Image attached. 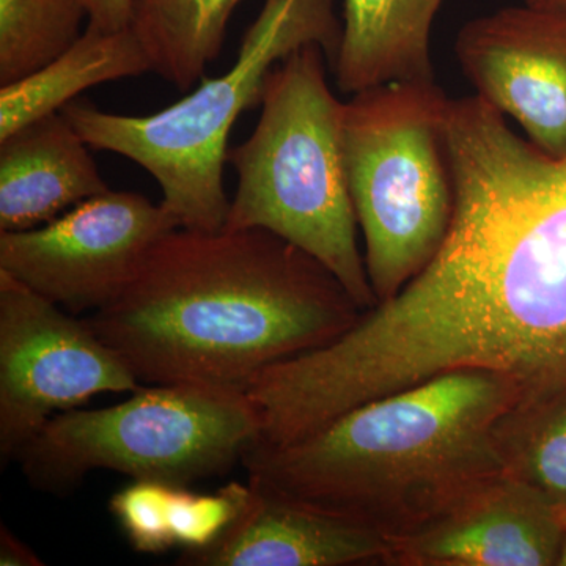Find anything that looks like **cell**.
<instances>
[{"instance_id": "obj_1", "label": "cell", "mask_w": 566, "mask_h": 566, "mask_svg": "<svg viewBox=\"0 0 566 566\" xmlns=\"http://www.w3.org/2000/svg\"><path fill=\"white\" fill-rule=\"evenodd\" d=\"M452 222L430 264L349 334L386 395L457 370L515 379L521 400L566 390V153L543 151L480 96L450 99Z\"/></svg>"}, {"instance_id": "obj_2", "label": "cell", "mask_w": 566, "mask_h": 566, "mask_svg": "<svg viewBox=\"0 0 566 566\" xmlns=\"http://www.w3.org/2000/svg\"><path fill=\"white\" fill-rule=\"evenodd\" d=\"M363 308L318 260L262 229H178L87 316L140 382L245 390L268 367L345 334Z\"/></svg>"}, {"instance_id": "obj_3", "label": "cell", "mask_w": 566, "mask_h": 566, "mask_svg": "<svg viewBox=\"0 0 566 566\" xmlns=\"http://www.w3.org/2000/svg\"><path fill=\"white\" fill-rule=\"evenodd\" d=\"M520 400L510 376L449 371L356 406L289 444L255 446L241 464L279 493L389 543L504 472L495 424Z\"/></svg>"}, {"instance_id": "obj_4", "label": "cell", "mask_w": 566, "mask_h": 566, "mask_svg": "<svg viewBox=\"0 0 566 566\" xmlns=\"http://www.w3.org/2000/svg\"><path fill=\"white\" fill-rule=\"evenodd\" d=\"M327 66L323 48L307 44L271 71L255 129L227 153L240 181L223 229L277 234L318 260L368 311L376 300L346 178L345 103L331 91Z\"/></svg>"}, {"instance_id": "obj_5", "label": "cell", "mask_w": 566, "mask_h": 566, "mask_svg": "<svg viewBox=\"0 0 566 566\" xmlns=\"http://www.w3.org/2000/svg\"><path fill=\"white\" fill-rule=\"evenodd\" d=\"M342 35L335 0H264L232 69L181 102L151 115H118L74 99L61 112L92 148L147 170L181 229L219 232L230 211L223 166L234 122L262 103L271 71L294 51L319 44L333 69Z\"/></svg>"}, {"instance_id": "obj_6", "label": "cell", "mask_w": 566, "mask_h": 566, "mask_svg": "<svg viewBox=\"0 0 566 566\" xmlns=\"http://www.w3.org/2000/svg\"><path fill=\"white\" fill-rule=\"evenodd\" d=\"M450 98L436 81L389 82L352 95L344 158L376 304L392 300L434 259L452 222L444 150Z\"/></svg>"}, {"instance_id": "obj_7", "label": "cell", "mask_w": 566, "mask_h": 566, "mask_svg": "<svg viewBox=\"0 0 566 566\" xmlns=\"http://www.w3.org/2000/svg\"><path fill=\"white\" fill-rule=\"evenodd\" d=\"M262 442L245 390L196 385L140 386L122 403L52 417L17 457L29 485L69 495L93 471L189 486L243 463Z\"/></svg>"}, {"instance_id": "obj_8", "label": "cell", "mask_w": 566, "mask_h": 566, "mask_svg": "<svg viewBox=\"0 0 566 566\" xmlns=\"http://www.w3.org/2000/svg\"><path fill=\"white\" fill-rule=\"evenodd\" d=\"M125 359L61 305L0 271V463L17 461L52 417L99 394L134 392Z\"/></svg>"}, {"instance_id": "obj_9", "label": "cell", "mask_w": 566, "mask_h": 566, "mask_svg": "<svg viewBox=\"0 0 566 566\" xmlns=\"http://www.w3.org/2000/svg\"><path fill=\"white\" fill-rule=\"evenodd\" d=\"M178 227L163 202L109 189L35 229L0 232V271L70 314H95L126 289L153 244Z\"/></svg>"}, {"instance_id": "obj_10", "label": "cell", "mask_w": 566, "mask_h": 566, "mask_svg": "<svg viewBox=\"0 0 566 566\" xmlns=\"http://www.w3.org/2000/svg\"><path fill=\"white\" fill-rule=\"evenodd\" d=\"M455 52L475 95L549 155L566 153V10L524 3L465 22Z\"/></svg>"}, {"instance_id": "obj_11", "label": "cell", "mask_w": 566, "mask_h": 566, "mask_svg": "<svg viewBox=\"0 0 566 566\" xmlns=\"http://www.w3.org/2000/svg\"><path fill=\"white\" fill-rule=\"evenodd\" d=\"M564 527L538 491L499 472L387 543V566H557Z\"/></svg>"}, {"instance_id": "obj_12", "label": "cell", "mask_w": 566, "mask_h": 566, "mask_svg": "<svg viewBox=\"0 0 566 566\" xmlns=\"http://www.w3.org/2000/svg\"><path fill=\"white\" fill-rule=\"evenodd\" d=\"M244 512L208 549L182 553V566H359L389 562L381 535L279 493L249 476Z\"/></svg>"}, {"instance_id": "obj_13", "label": "cell", "mask_w": 566, "mask_h": 566, "mask_svg": "<svg viewBox=\"0 0 566 566\" xmlns=\"http://www.w3.org/2000/svg\"><path fill=\"white\" fill-rule=\"evenodd\" d=\"M87 144L62 112L0 140V232H21L109 191Z\"/></svg>"}, {"instance_id": "obj_14", "label": "cell", "mask_w": 566, "mask_h": 566, "mask_svg": "<svg viewBox=\"0 0 566 566\" xmlns=\"http://www.w3.org/2000/svg\"><path fill=\"white\" fill-rule=\"evenodd\" d=\"M446 0H345L333 65L342 92L389 82L436 81L431 31Z\"/></svg>"}, {"instance_id": "obj_15", "label": "cell", "mask_w": 566, "mask_h": 566, "mask_svg": "<svg viewBox=\"0 0 566 566\" xmlns=\"http://www.w3.org/2000/svg\"><path fill=\"white\" fill-rule=\"evenodd\" d=\"M148 71L150 57L132 28L107 32L87 25L81 39L57 59L0 87V140L29 123L61 112L93 85Z\"/></svg>"}, {"instance_id": "obj_16", "label": "cell", "mask_w": 566, "mask_h": 566, "mask_svg": "<svg viewBox=\"0 0 566 566\" xmlns=\"http://www.w3.org/2000/svg\"><path fill=\"white\" fill-rule=\"evenodd\" d=\"M243 0H133L132 29L153 73L186 92L221 54L227 24Z\"/></svg>"}, {"instance_id": "obj_17", "label": "cell", "mask_w": 566, "mask_h": 566, "mask_svg": "<svg viewBox=\"0 0 566 566\" xmlns=\"http://www.w3.org/2000/svg\"><path fill=\"white\" fill-rule=\"evenodd\" d=\"M494 438L505 474L566 517V390L517 401L499 419Z\"/></svg>"}, {"instance_id": "obj_18", "label": "cell", "mask_w": 566, "mask_h": 566, "mask_svg": "<svg viewBox=\"0 0 566 566\" xmlns=\"http://www.w3.org/2000/svg\"><path fill=\"white\" fill-rule=\"evenodd\" d=\"M85 18L82 0H0V87L70 50Z\"/></svg>"}, {"instance_id": "obj_19", "label": "cell", "mask_w": 566, "mask_h": 566, "mask_svg": "<svg viewBox=\"0 0 566 566\" xmlns=\"http://www.w3.org/2000/svg\"><path fill=\"white\" fill-rule=\"evenodd\" d=\"M251 497L248 483L230 482L214 494L193 493L175 485L170 495L169 523L175 547L200 553L214 545L237 523Z\"/></svg>"}, {"instance_id": "obj_20", "label": "cell", "mask_w": 566, "mask_h": 566, "mask_svg": "<svg viewBox=\"0 0 566 566\" xmlns=\"http://www.w3.org/2000/svg\"><path fill=\"white\" fill-rule=\"evenodd\" d=\"M174 486L158 480H133L112 495L111 513L137 553L161 554L175 547L169 523Z\"/></svg>"}, {"instance_id": "obj_21", "label": "cell", "mask_w": 566, "mask_h": 566, "mask_svg": "<svg viewBox=\"0 0 566 566\" xmlns=\"http://www.w3.org/2000/svg\"><path fill=\"white\" fill-rule=\"evenodd\" d=\"M88 11V25L117 32L132 28L133 0H82Z\"/></svg>"}, {"instance_id": "obj_22", "label": "cell", "mask_w": 566, "mask_h": 566, "mask_svg": "<svg viewBox=\"0 0 566 566\" xmlns=\"http://www.w3.org/2000/svg\"><path fill=\"white\" fill-rule=\"evenodd\" d=\"M0 565L2 566H43L31 546L13 534L6 524H0Z\"/></svg>"}, {"instance_id": "obj_23", "label": "cell", "mask_w": 566, "mask_h": 566, "mask_svg": "<svg viewBox=\"0 0 566 566\" xmlns=\"http://www.w3.org/2000/svg\"><path fill=\"white\" fill-rule=\"evenodd\" d=\"M528 6L566 10V0H526Z\"/></svg>"}, {"instance_id": "obj_24", "label": "cell", "mask_w": 566, "mask_h": 566, "mask_svg": "<svg viewBox=\"0 0 566 566\" xmlns=\"http://www.w3.org/2000/svg\"><path fill=\"white\" fill-rule=\"evenodd\" d=\"M557 566H566V517L564 527V539H562L560 557H558Z\"/></svg>"}]
</instances>
